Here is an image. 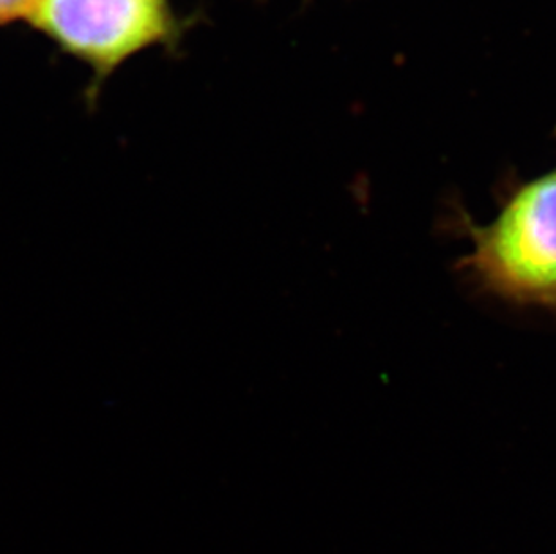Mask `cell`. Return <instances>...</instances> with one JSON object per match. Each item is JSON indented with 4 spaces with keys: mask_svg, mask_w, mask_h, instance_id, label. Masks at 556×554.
<instances>
[{
    "mask_svg": "<svg viewBox=\"0 0 556 554\" xmlns=\"http://www.w3.org/2000/svg\"><path fill=\"white\" fill-rule=\"evenodd\" d=\"M451 221L470 241L457 268L476 292L556 314V166L530 180L509 178L489 224L462 207Z\"/></svg>",
    "mask_w": 556,
    "mask_h": 554,
    "instance_id": "6da1fadb",
    "label": "cell"
},
{
    "mask_svg": "<svg viewBox=\"0 0 556 554\" xmlns=\"http://www.w3.org/2000/svg\"><path fill=\"white\" fill-rule=\"evenodd\" d=\"M37 0H0V24L31 15Z\"/></svg>",
    "mask_w": 556,
    "mask_h": 554,
    "instance_id": "3957f363",
    "label": "cell"
},
{
    "mask_svg": "<svg viewBox=\"0 0 556 554\" xmlns=\"http://www.w3.org/2000/svg\"><path fill=\"white\" fill-rule=\"evenodd\" d=\"M29 18L100 76L172 33L166 0H37Z\"/></svg>",
    "mask_w": 556,
    "mask_h": 554,
    "instance_id": "7a4b0ae2",
    "label": "cell"
}]
</instances>
